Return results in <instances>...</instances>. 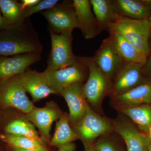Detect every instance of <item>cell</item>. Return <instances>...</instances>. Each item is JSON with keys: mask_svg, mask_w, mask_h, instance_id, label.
<instances>
[{"mask_svg": "<svg viewBox=\"0 0 151 151\" xmlns=\"http://www.w3.org/2000/svg\"><path fill=\"white\" fill-rule=\"evenodd\" d=\"M43 47L29 19L0 29V55L41 53Z\"/></svg>", "mask_w": 151, "mask_h": 151, "instance_id": "obj_1", "label": "cell"}, {"mask_svg": "<svg viewBox=\"0 0 151 151\" xmlns=\"http://www.w3.org/2000/svg\"><path fill=\"white\" fill-rule=\"evenodd\" d=\"M111 30L119 32L146 56L150 55L151 31L148 19H134L119 15L108 31Z\"/></svg>", "mask_w": 151, "mask_h": 151, "instance_id": "obj_2", "label": "cell"}, {"mask_svg": "<svg viewBox=\"0 0 151 151\" xmlns=\"http://www.w3.org/2000/svg\"><path fill=\"white\" fill-rule=\"evenodd\" d=\"M76 58L89 70L88 79L83 85L84 96L89 104L97 107L105 95L111 92L112 82L100 70L93 57L76 56Z\"/></svg>", "mask_w": 151, "mask_h": 151, "instance_id": "obj_3", "label": "cell"}, {"mask_svg": "<svg viewBox=\"0 0 151 151\" xmlns=\"http://www.w3.org/2000/svg\"><path fill=\"white\" fill-rule=\"evenodd\" d=\"M73 127L78 139L83 142L85 149L94 145L100 137L114 131L113 123L94 112L89 105L84 117Z\"/></svg>", "mask_w": 151, "mask_h": 151, "instance_id": "obj_4", "label": "cell"}, {"mask_svg": "<svg viewBox=\"0 0 151 151\" xmlns=\"http://www.w3.org/2000/svg\"><path fill=\"white\" fill-rule=\"evenodd\" d=\"M40 14L48 22L49 31L55 33L72 35L73 30L78 28V19L72 1L59 2Z\"/></svg>", "mask_w": 151, "mask_h": 151, "instance_id": "obj_5", "label": "cell"}, {"mask_svg": "<svg viewBox=\"0 0 151 151\" xmlns=\"http://www.w3.org/2000/svg\"><path fill=\"white\" fill-rule=\"evenodd\" d=\"M51 49L46 69L59 70L73 65L77 60L72 49V35L58 34L49 31Z\"/></svg>", "mask_w": 151, "mask_h": 151, "instance_id": "obj_6", "label": "cell"}, {"mask_svg": "<svg viewBox=\"0 0 151 151\" xmlns=\"http://www.w3.org/2000/svg\"><path fill=\"white\" fill-rule=\"evenodd\" d=\"M0 105L27 114L34 108L17 76L0 83Z\"/></svg>", "mask_w": 151, "mask_h": 151, "instance_id": "obj_7", "label": "cell"}, {"mask_svg": "<svg viewBox=\"0 0 151 151\" xmlns=\"http://www.w3.org/2000/svg\"><path fill=\"white\" fill-rule=\"evenodd\" d=\"M86 68V66L77 60L69 67L57 70L46 69L40 73L45 82L57 94H60L62 90L70 84L76 82H83Z\"/></svg>", "mask_w": 151, "mask_h": 151, "instance_id": "obj_8", "label": "cell"}, {"mask_svg": "<svg viewBox=\"0 0 151 151\" xmlns=\"http://www.w3.org/2000/svg\"><path fill=\"white\" fill-rule=\"evenodd\" d=\"M113 125L114 132L125 142L127 151H148L151 143L150 135L138 129L127 117H119L114 120Z\"/></svg>", "mask_w": 151, "mask_h": 151, "instance_id": "obj_9", "label": "cell"}, {"mask_svg": "<svg viewBox=\"0 0 151 151\" xmlns=\"http://www.w3.org/2000/svg\"><path fill=\"white\" fill-rule=\"evenodd\" d=\"M93 58L100 70L111 82L125 63L110 35L103 41Z\"/></svg>", "mask_w": 151, "mask_h": 151, "instance_id": "obj_10", "label": "cell"}, {"mask_svg": "<svg viewBox=\"0 0 151 151\" xmlns=\"http://www.w3.org/2000/svg\"><path fill=\"white\" fill-rule=\"evenodd\" d=\"M143 66L137 63H124L112 81L111 92L113 96L126 93L147 81Z\"/></svg>", "mask_w": 151, "mask_h": 151, "instance_id": "obj_11", "label": "cell"}, {"mask_svg": "<svg viewBox=\"0 0 151 151\" xmlns=\"http://www.w3.org/2000/svg\"><path fill=\"white\" fill-rule=\"evenodd\" d=\"M40 59V53L33 52L11 56L0 55V83L24 73Z\"/></svg>", "mask_w": 151, "mask_h": 151, "instance_id": "obj_12", "label": "cell"}, {"mask_svg": "<svg viewBox=\"0 0 151 151\" xmlns=\"http://www.w3.org/2000/svg\"><path fill=\"white\" fill-rule=\"evenodd\" d=\"M83 85L82 82L72 83L64 88L60 94L68 105V120L73 127L83 118L89 105L83 92Z\"/></svg>", "mask_w": 151, "mask_h": 151, "instance_id": "obj_13", "label": "cell"}, {"mask_svg": "<svg viewBox=\"0 0 151 151\" xmlns=\"http://www.w3.org/2000/svg\"><path fill=\"white\" fill-rule=\"evenodd\" d=\"M63 113L54 102L47 103L42 108L35 107L26 114V119L36 126L42 137L47 141L50 138L52 124L61 117Z\"/></svg>", "mask_w": 151, "mask_h": 151, "instance_id": "obj_14", "label": "cell"}, {"mask_svg": "<svg viewBox=\"0 0 151 151\" xmlns=\"http://www.w3.org/2000/svg\"><path fill=\"white\" fill-rule=\"evenodd\" d=\"M72 4L78 19V29L84 38L89 40L96 37L102 29L92 12L90 1L73 0Z\"/></svg>", "mask_w": 151, "mask_h": 151, "instance_id": "obj_15", "label": "cell"}, {"mask_svg": "<svg viewBox=\"0 0 151 151\" xmlns=\"http://www.w3.org/2000/svg\"><path fill=\"white\" fill-rule=\"evenodd\" d=\"M26 92L32 97L34 102L47 97L51 94H57L44 81L40 72L28 68L24 73L16 76Z\"/></svg>", "mask_w": 151, "mask_h": 151, "instance_id": "obj_16", "label": "cell"}, {"mask_svg": "<svg viewBox=\"0 0 151 151\" xmlns=\"http://www.w3.org/2000/svg\"><path fill=\"white\" fill-rule=\"evenodd\" d=\"M113 101L117 108L151 104V80L126 93L113 96Z\"/></svg>", "mask_w": 151, "mask_h": 151, "instance_id": "obj_17", "label": "cell"}, {"mask_svg": "<svg viewBox=\"0 0 151 151\" xmlns=\"http://www.w3.org/2000/svg\"><path fill=\"white\" fill-rule=\"evenodd\" d=\"M115 47L125 63H137L144 65L147 57L141 53L134 47L115 30L109 32Z\"/></svg>", "mask_w": 151, "mask_h": 151, "instance_id": "obj_18", "label": "cell"}, {"mask_svg": "<svg viewBox=\"0 0 151 151\" xmlns=\"http://www.w3.org/2000/svg\"><path fill=\"white\" fill-rule=\"evenodd\" d=\"M93 12L101 29L109 30L119 15L112 0H90Z\"/></svg>", "mask_w": 151, "mask_h": 151, "instance_id": "obj_19", "label": "cell"}, {"mask_svg": "<svg viewBox=\"0 0 151 151\" xmlns=\"http://www.w3.org/2000/svg\"><path fill=\"white\" fill-rule=\"evenodd\" d=\"M116 12L120 16L134 19H148L151 12L141 0H113Z\"/></svg>", "mask_w": 151, "mask_h": 151, "instance_id": "obj_20", "label": "cell"}, {"mask_svg": "<svg viewBox=\"0 0 151 151\" xmlns=\"http://www.w3.org/2000/svg\"><path fill=\"white\" fill-rule=\"evenodd\" d=\"M117 109L130 119L140 131L149 133L151 127V104L118 107Z\"/></svg>", "mask_w": 151, "mask_h": 151, "instance_id": "obj_21", "label": "cell"}, {"mask_svg": "<svg viewBox=\"0 0 151 151\" xmlns=\"http://www.w3.org/2000/svg\"><path fill=\"white\" fill-rule=\"evenodd\" d=\"M77 139V135L70 127L68 114L63 113L57 122L55 132L50 141V145L58 147Z\"/></svg>", "mask_w": 151, "mask_h": 151, "instance_id": "obj_22", "label": "cell"}, {"mask_svg": "<svg viewBox=\"0 0 151 151\" xmlns=\"http://www.w3.org/2000/svg\"><path fill=\"white\" fill-rule=\"evenodd\" d=\"M0 139L13 148L47 150L43 142L32 138L6 133L0 135Z\"/></svg>", "mask_w": 151, "mask_h": 151, "instance_id": "obj_23", "label": "cell"}, {"mask_svg": "<svg viewBox=\"0 0 151 151\" xmlns=\"http://www.w3.org/2000/svg\"><path fill=\"white\" fill-rule=\"evenodd\" d=\"M6 134L32 138L42 142L39 136L34 125L27 119H16L6 126Z\"/></svg>", "mask_w": 151, "mask_h": 151, "instance_id": "obj_24", "label": "cell"}, {"mask_svg": "<svg viewBox=\"0 0 151 151\" xmlns=\"http://www.w3.org/2000/svg\"><path fill=\"white\" fill-rule=\"evenodd\" d=\"M0 9L3 17L10 25L21 21L23 10L22 3L15 0H0Z\"/></svg>", "mask_w": 151, "mask_h": 151, "instance_id": "obj_25", "label": "cell"}, {"mask_svg": "<svg viewBox=\"0 0 151 151\" xmlns=\"http://www.w3.org/2000/svg\"><path fill=\"white\" fill-rule=\"evenodd\" d=\"M59 1L58 0H43L35 5L25 8L22 12L21 20L22 21L29 19V17L36 13L50 9Z\"/></svg>", "mask_w": 151, "mask_h": 151, "instance_id": "obj_26", "label": "cell"}, {"mask_svg": "<svg viewBox=\"0 0 151 151\" xmlns=\"http://www.w3.org/2000/svg\"><path fill=\"white\" fill-rule=\"evenodd\" d=\"M110 134L102 136L94 143L96 151H123Z\"/></svg>", "mask_w": 151, "mask_h": 151, "instance_id": "obj_27", "label": "cell"}, {"mask_svg": "<svg viewBox=\"0 0 151 151\" xmlns=\"http://www.w3.org/2000/svg\"><path fill=\"white\" fill-rule=\"evenodd\" d=\"M142 72L151 78V54L147 57L145 64L143 66Z\"/></svg>", "mask_w": 151, "mask_h": 151, "instance_id": "obj_28", "label": "cell"}, {"mask_svg": "<svg viewBox=\"0 0 151 151\" xmlns=\"http://www.w3.org/2000/svg\"><path fill=\"white\" fill-rule=\"evenodd\" d=\"M58 151H75L76 146L73 142L63 144L57 147Z\"/></svg>", "mask_w": 151, "mask_h": 151, "instance_id": "obj_29", "label": "cell"}, {"mask_svg": "<svg viewBox=\"0 0 151 151\" xmlns=\"http://www.w3.org/2000/svg\"><path fill=\"white\" fill-rule=\"evenodd\" d=\"M40 1L41 0H22L21 1V3L22 5V7L24 9L26 8L30 7L35 5Z\"/></svg>", "mask_w": 151, "mask_h": 151, "instance_id": "obj_30", "label": "cell"}, {"mask_svg": "<svg viewBox=\"0 0 151 151\" xmlns=\"http://www.w3.org/2000/svg\"><path fill=\"white\" fill-rule=\"evenodd\" d=\"M9 25H10V24L4 18L0 9V29L6 27Z\"/></svg>", "mask_w": 151, "mask_h": 151, "instance_id": "obj_31", "label": "cell"}, {"mask_svg": "<svg viewBox=\"0 0 151 151\" xmlns=\"http://www.w3.org/2000/svg\"><path fill=\"white\" fill-rule=\"evenodd\" d=\"M141 1L151 12V0H141Z\"/></svg>", "mask_w": 151, "mask_h": 151, "instance_id": "obj_32", "label": "cell"}, {"mask_svg": "<svg viewBox=\"0 0 151 151\" xmlns=\"http://www.w3.org/2000/svg\"><path fill=\"white\" fill-rule=\"evenodd\" d=\"M13 151H47V150H28L23 149L13 148Z\"/></svg>", "mask_w": 151, "mask_h": 151, "instance_id": "obj_33", "label": "cell"}, {"mask_svg": "<svg viewBox=\"0 0 151 151\" xmlns=\"http://www.w3.org/2000/svg\"><path fill=\"white\" fill-rule=\"evenodd\" d=\"M85 151H96V149L94 147V144L88 148L85 149Z\"/></svg>", "mask_w": 151, "mask_h": 151, "instance_id": "obj_34", "label": "cell"}, {"mask_svg": "<svg viewBox=\"0 0 151 151\" xmlns=\"http://www.w3.org/2000/svg\"><path fill=\"white\" fill-rule=\"evenodd\" d=\"M148 20L149 21V22H150V25L151 31V15H150V16L149 17V18H148Z\"/></svg>", "mask_w": 151, "mask_h": 151, "instance_id": "obj_35", "label": "cell"}, {"mask_svg": "<svg viewBox=\"0 0 151 151\" xmlns=\"http://www.w3.org/2000/svg\"><path fill=\"white\" fill-rule=\"evenodd\" d=\"M148 134L149 135H150V137L151 139V127L150 129V130H149V132L148 133Z\"/></svg>", "mask_w": 151, "mask_h": 151, "instance_id": "obj_36", "label": "cell"}, {"mask_svg": "<svg viewBox=\"0 0 151 151\" xmlns=\"http://www.w3.org/2000/svg\"><path fill=\"white\" fill-rule=\"evenodd\" d=\"M150 50H151V33L150 37Z\"/></svg>", "mask_w": 151, "mask_h": 151, "instance_id": "obj_37", "label": "cell"}, {"mask_svg": "<svg viewBox=\"0 0 151 151\" xmlns=\"http://www.w3.org/2000/svg\"><path fill=\"white\" fill-rule=\"evenodd\" d=\"M147 151H151V143L150 144V145L149 146L148 150Z\"/></svg>", "mask_w": 151, "mask_h": 151, "instance_id": "obj_38", "label": "cell"}]
</instances>
